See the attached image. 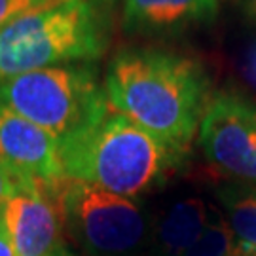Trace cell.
<instances>
[{
    "mask_svg": "<svg viewBox=\"0 0 256 256\" xmlns=\"http://www.w3.org/2000/svg\"><path fill=\"white\" fill-rule=\"evenodd\" d=\"M0 164L14 180L46 184L64 178L59 140L48 131L0 106Z\"/></svg>",
    "mask_w": 256,
    "mask_h": 256,
    "instance_id": "ba28073f",
    "label": "cell"
},
{
    "mask_svg": "<svg viewBox=\"0 0 256 256\" xmlns=\"http://www.w3.org/2000/svg\"><path fill=\"white\" fill-rule=\"evenodd\" d=\"M200 144L210 164L256 186V101L236 90L209 97L200 124Z\"/></svg>",
    "mask_w": 256,
    "mask_h": 256,
    "instance_id": "8992f818",
    "label": "cell"
},
{
    "mask_svg": "<svg viewBox=\"0 0 256 256\" xmlns=\"http://www.w3.org/2000/svg\"><path fill=\"white\" fill-rule=\"evenodd\" d=\"M14 188H16L14 176L6 171L4 165L0 164V212L4 209V205H6L10 196H12V192H14Z\"/></svg>",
    "mask_w": 256,
    "mask_h": 256,
    "instance_id": "5bb4252c",
    "label": "cell"
},
{
    "mask_svg": "<svg viewBox=\"0 0 256 256\" xmlns=\"http://www.w3.org/2000/svg\"><path fill=\"white\" fill-rule=\"evenodd\" d=\"M59 154L66 176L122 198L146 192L180 158L112 108L61 138Z\"/></svg>",
    "mask_w": 256,
    "mask_h": 256,
    "instance_id": "7a4b0ae2",
    "label": "cell"
},
{
    "mask_svg": "<svg viewBox=\"0 0 256 256\" xmlns=\"http://www.w3.org/2000/svg\"><path fill=\"white\" fill-rule=\"evenodd\" d=\"M252 64H254V70H256V54H254V59H252Z\"/></svg>",
    "mask_w": 256,
    "mask_h": 256,
    "instance_id": "ac0fdd59",
    "label": "cell"
},
{
    "mask_svg": "<svg viewBox=\"0 0 256 256\" xmlns=\"http://www.w3.org/2000/svg\"><path fill=\"white\" fill-rule=\"evenodd\" d=\"M112 110L184 154L209 102V80L192 57L162 48H122L104 74Z\"/></svg>",
    "mask_w": 256,
    "mask_h": 256,
    "instance_id": "6da1fadb",
    "label": "cell"
},
{
    "mask_svg": "<svg viewBox=\"0 0 256 256\" xmlns=\"http://www.w3.org/2000/svg\"><path fill=\"white\" fill-rule=\"evenodd\" d=\"M54 256H72V254H70V252H66L64 248H61V250H59V252H55Z\"/></svg>",
    "mask_w": 256,
    "mask_h": 256,
    "instance_id": "e0dca14e",
    "label": "cell"
},
{
    "mask_svg": "<svg viewBox=\"0 0 256 256\" xmlns=\"http://www.w3.org/2000/svg\"><path fill=\"white\" fill-rule=\"evenodd\" d=\"M63 0H0V28L28 12L59 4Z\"/></svg>",
    "mask_w": 256,
    "mask_h": 256,
    "instance_id": "4fadbf2b",
    "label": "cell"
},
{
    "mask_svg": "<svg viewBox=\"0 0 256 256\" xmlns=\"http://www.w3.org/2000/svg\"><path fill=\"white\" fill-rule=\"evenodd\" d=\"M224 220L241 250L256 256V186H228L220 190Z\"/></svg>",
    "mask_w": 256,
    "mask_h": 256,
    "instance_id": "8fae6325",
    "label": "cell"
},
{
    "mask_svg": "<svg viewBox=\"0 0 256 256\" xmlns=\"http://www.w3.org/2000/svg\"><path fill=\"white\" fill-rule=\"evenodd\" d=\"M0 256H16V250H14V245H12L6 224L2 220V214H0Z\"/></svg>",
    "mask_w": 256,
    "mask_h": 256,
    "instance_id": "9a60e30c",
    "label": "cell"
},
{
    "mask_svg": "<svg viewBox=\"0 0 256 256\" xmlns=\"http://www.w3.org/2000/svg\"><path fill=\"white\" fill-rule=\"evenodd\" d=\"M59 182L50 188L16 180V188L0 212L16 256H54L64 248V218L57 198Z\"/></svg>",
    "mask_w": 256,
    "mask_h": 256,
    "instance_id": "52a82bcc",
    "label": "cell"
},
{
    "mask_svg": "<svg viewBox=\"0 0 256 256\" xmlns=\"http://www.w3.org/2000/svg\"><path fill=\"white\" fill-rule=\"evenodd\" d=\"M212 214L209 205L200 198L174 202L158 224L156 241L160 252L164 256H182L209 226Z\"/></svg>",
    "mask_w": 256,
    "mask_h": 256,
    "instance_id": "30bf717a",
    "label": "cell"
},
{
    "mask_svg": "<svg viewBox=\"0 0 256 256\" xmlns=\"http://www.w3.org/2000/svg\"><path fill=\"white\" fill-rule=\"evenodd\" d=\"M64 226L90 254L131 252L146 238V218L129 198L64 176L57 186Z\"/></svg>",
    "mask_w": 256,
    "mask_h": 256,
    "instance_id": "5b68a950",
    "label": "cell"
},
{
    "mask_svg": "<svg viewBox=\"0 0 256 256\" xmlns=\"http://www.w3.org/2000/svg\"><path fill=\"white\" fill-rule=\"evenodd\" d=\"M239 8L243 12V16L248 19V21H252L256 23V0H238Z\"/></svg>",
    "mask_w": 256,
    "mask_h": 256,
    "instance_id": "2e32d148",
    "label": "cell"
},
{
    "mask_svg": "<svg viewBox=\"0 0 256 256\" xmlns=\"http://www.w3.org/2000/svg\"><path fill=\"white\" fill-rule=\"evenodd\" d=\"M0 106L28 120L57 140L110 110L99 72L92 63L61 64L2 78Z\"/></svg>",
    "mask_w": 256,
    "mask_h": 256,
    "instance_id": "277c9868",
    "label": "cell"
},
{
    "mask_svg": "<svg viewBox=\"0 0 256 256\" xmlns=\"http://www.w3.org/2000/svg\"><path fill=\"white\" fill-rule=\"evenodd\" d=\"M110 38L99 0H63L0 28V80L30 70L99 59Z\"/></svg>",
    "mask_w": 256,
    "mask_h": 256,
    "instance_id": "3957f363",
    "label": "cell"
},
{
    "mask_svg": "<svg viewBox=\"0 0 256 256\" xmlns=\"http://www.w3.org/2000/svg\"><path fill=\"white\" fill-rule=\"evenodd\" d=\"M182 256H247L222 214L214 212L209 226L203 230V234L196 239L192 247L184 250Z\"/></svg>",
    "mask_w": 256,
    "mask_h": 256,
    "instance_id": "7c38bea8",
    "label": "cell"
},
{
    "mask_svg": "<svg viewBox=\"0 0 256 256\" xmlns=\"http://www.w3.org/2000/svg\"><path fill=\"white\" fill-rule=\"evenodd\" d=\"M220 0H120V25L129 34H174L216 18Z\"/></svg>",
    "mask_w": 256,
    "mask_h": 256,
    "instance_id": "9c48e42d",
    "label": "cell"
}]
</instances>
